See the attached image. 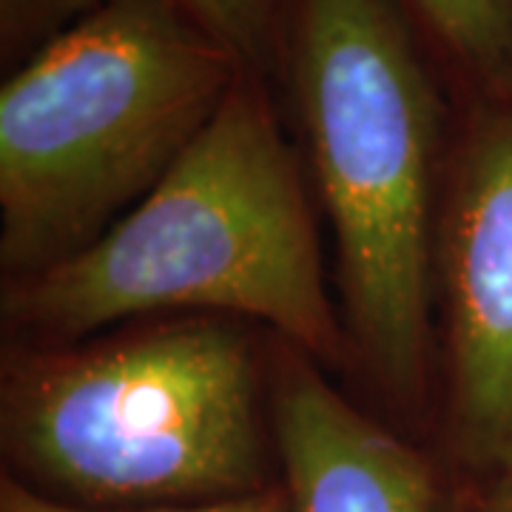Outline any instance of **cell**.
<instances>
[{"instance_id": "6da1fadb", "label": "cell", "mask_w": 512, "mask_h": 512, "mask_svg": "<svg viewBox=\"0 0 512 512\" xmlns=\"http://www.w3.org/2000/svg\"><path fill=\"white\" fill-rule=\"evenodd\" d=\"M274 89L333 237L345 382L427 441L433 237L458 100L396 0H282Z\"/></svg>"}, {"instance_id": "7a4b0ae2", "label": "cell", "mask_w": 512, "mask_h": 512, "mask_svg": "<svg viewBox=\"0 0 512 512\" xmlns=\"http://www.w3.org/2000/svg\"><path fill=\"white\" fill-rule=\"evenodd\" d=\"M319 220L274 83L242 69L208 128L103 237L40 274L0 282L3 345L220 313L268 328L345 379L348 339Z\"/></svg>"}, {"instance_id": "3957f363", "label": "cell", "mask_w": 512, "mask_h": 512, "mask_svg": "<svg viewBox=\"0 0 512 512\" xmlns=\"http://www.w3.org/2000/svg\"><path fill=\"white\" fill-rule=\"evenodd\" d=\"M276 342L237 316L171 313L3 345V476L80 510L265 493L279 484Z\"/></svg>"}, {"instance_id": "277c9868", "label": "cell", "mask_w": 512, "mask_h": 512, "mask_svg": "<svg viewBox=\"0 0 512 512\" xmlns=\"http://www.w3.org/2000/svg\"><path fill=\"white\" fill-rule=\"evenodd\" d=\"M180 0H106L0 86V282L86 251L177 165L242 72Z\"/></svg>"}, {"instance_id": "5b68a950", "label": "cell", "mask_w": 512, "mask_h": 512, "mask_svg": "<svg viewBox=\"0 0 512 512\" xmlns=\"http://www.w3.org/2000/svg\"><path fill=\"white\" fill-rule=\"evenodd\" d=\"M427 444L453 478L512 467V100L458 103L433 237Z\"/></svg>"}, {"instance_id": "8992f818", "label": "cell", "mask_w": 512, "mask_h": 512, "mask_svg": "<svg viewBox=\"0 0 512 512\" xmlns=\"http://www.w3.org/2000/svg\"><path fill=\"white\" fill-rule=\"evenodd\" d=\"M274 424L285 512L447 510L450 473L436 450L285 339L276 342Z\"/></svg>"}, {"instance_id": "52a82bcc", "label": "cell", "mask_w": 512, "mask_h": 512, "mask_svg": "<svg viewBox=\"0 0 512 512\" xmlns=\"http://www.w3.org/2000/svg\"><path fill=\"white\" fill-rule=\"evenodd\" d=\"M458 103L512 100V0H396Z\"/></svg>"}, {"instance_id": "ba28073f", "label": "cell", "mask_w": 512, "mask_h": 512, "mask_svg": "<svg viewBox=\"0 0 512 512\" xmlns=\"http://www.w3.org/2000/svg\"><path fill=\"white\" fill-rule=\"evenodd\" d=\"M200 18L245 69L274 83L282 37V0H180Z\"/></svg>"}, {"instance_id": "9c48e42d", "label": "cell", "mask_w": 512, "mask_h": 512, "mask_svg": "<svg viewBox=\"0 0 512 512\" xmlns=\"http://www.w3.org/2000/svg\"><path fill=\"white\" fill-rule=\"evenodd\" d=\"M106 0H0V69L9 74Z\"/></svg>"}, {"instance_id": "30bf717a", "label": "cell", "mask_w": 512, "mask_h": 512, "mask_svg": "<svg viewBox=\"0 0 512 512\" xmlns=\"http://www.w3.org/2000/svg\"><path fill=\"white\" fill-rule=\"evenodd\" d=\"M0 512H285V493L282 484H276L265 493L205 501V504H168V507H143V510H80V507L49 501L26 490L15 478L0 473Z\"/></svg>"}, {"instance_id": "8fae6325", "label": "cell", "mask_w": 512, "mask_h": 512, "mask_svg": "<svg viewBox=\"0 0 512 512\" xmlns=\"http://www.w3.org/2000/svg\"><path fill=\"white\" fill-rule=\"evenodd\" d=\"M444 512H512V467L487 478H453Z\"/></svg>"}]
</instances>
